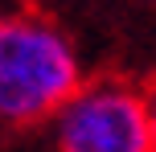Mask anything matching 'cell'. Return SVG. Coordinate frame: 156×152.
<instances>
[{"instance_id":"3957f363","label":"cell","mask_w":156,"mask_h":152,"mask_svg":"<svg viewBox=\"0 0 156 152\" xmlns=\"http://www.w3.org/2000/svg\"><path fill=\"white\" fill-rule=\"evenodd\" d=\"M144 95H148V119H152V152H156V78L144 87Z\"/></svg>"},{"instance_id":"6da1fadb","label":"cell","mask_w":156,"mask_h":152,"mask_svg":"<svg viewBox=\"0 0 156 152\" xmlns=\"http://www.w3.org/2000/svg\"><path fill=\"white\" fill-rule=\"evenodd\" d=\"M82 90V62L66 29L41 12L0 16V128H29Z\"/></svg>"},{"instance_id":"7a4b0ae2","label":"cell","mask_w":156,"mask_h":152,"mask_svg":"<svg viewBox=\"0 0 156 152\" xmlns=\"http://www.w3.org/2000/svg\"><path fill=\"white\" fill-rule=\"evenodd\" d=\"M49 128L58 152H152L148 95L123 78L82 82Z\"/></svg>"}]
</instances>
